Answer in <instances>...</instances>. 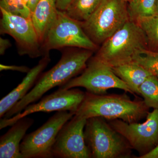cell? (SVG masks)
I'll list each match as a JSON object with an SVG mask.
<instances>
[{
	"label": "cell",
	"mask_w": 158,
	"mask_h": 158,
	"mask_svg": "<svg viewBox=\"0 0 158 158\" xmlns=\"http://www.w3.org/2000/svg\"><path fill=\"white\" fill-rule=\"evenodd\" d=\"M84 135L90 158H130L133 149L129 143L101 117L87 119Z\"/></svg>",
	"instance_id": "obj_4"
},
{
	"label": "cell",
	"mask_w": 158,
	"mask_h": 158,
	"mask_svg": "<svg viewBox=\"0 0 158 158\" xmlns=\"http://www.w3.org/2000/svg\"><path fill=\"white\" fill-rule=\"evenodd\" d=\"M1 34L10 35L15 40L20 56L44 57L42 44L31 18L13 14L0 7Z\"/></svg>",
	"instance_id": "obj_9"
},
{
	"label": "cell",
	"mask_w": 158,
	"mask_h": 158,
	"mask_svg": "<svg viewBox=\"0 0 158 158\" xmlns=\"http://www.w3.org/2000/svg\"><path fill=\"white\" fill-rule=\"evenodd\" d=\"M136 22L145 34L148 49L158 52V15L141 18Z\"/></svg>",
	"instance_id": "obj_18"
},
{
	"label": "cell",
	"mask_w": 158,
	"mask_h": 158,
	"mask_svg": "<svg viewBox=\"0 0 158 158\" xmlns=\"http://www.w3.org/2000/svg\"><path fill=\"white\" fill-rule=\"evenodd\" d=\"M0 7L13 14L31 18L28 0H0Z\"/></svg>",
	"instance_id": "obj_22"
},
{
	"label": "cell",
	"mask_w": 158,
	"mask_h": 158,
	"mask_svg": "<svg viewBox=\"0 0 158 158\" xmlns=\"http://www.w3.org/2000/svg\"><path fill=\"white\" fill-rule=\"evenodd\" d=\"M34 120L27 116L14 123L0 138V158H23L20 150L21 143Z\"/></svg>",
	"instance_id": "obj_14"
},
{
	"label": "cell",
	"mask_w": 158,
	"mask_h": 158,
	"mask_svg": "<svg viewBox=\"0 0 158 158\" xmlns=\"http://www.w3.org/2000/svg\"><path fill=\"white\" fill-rule=\"evenodd\" d=\"M87 119L75 114L63 125L53 147V158H90L84 135Z\"/></svg>",
	"instance_id": "obj_12"
},
{
	"label": "cell",
	"mask_w": 158,
	"mask_h": 158,
	"mask_svg": "<svg viewBox=\"0 0 158 158\" xmlns=\"http://www.w3.org/2000/svg\"><path fill=\"white\" fill-rule=\"evenodd\" d=\"M93 51L82 49H69L62 52L56 64L41 74L34 88L23 98L18 102L3 118H9L21 112L28 105L35 103L49 90L62 86L81 73L92 57Z\"/></svg>",
	"instance_id": "obj_1"
},
{
	"label": "cell",
	"mask_w": 158,
	"mask_h": 158,
	"mask_svg": "<svg viewBox=\"0 0 158 158\" xmlns=\"http://www.w3.org/2000/svg\"><path fill=\"white\" fill-rule=\"evenodd\" d=\"M148 49L147 39L138 23L127 22L102 44L94 57L111 68L132 62L138 52Z\"/></svg>",
	"instance_id": "obj_3"
},
{
	"label": "cell",
	"mask_w": 158,
	"mask_h": 158,
	"mask_svg": "<svg viewBox=\"0 0 158 158\" xmlns=\"http://www.w3.org/2000/svg\"><path fill=\"white\" fill-rule=\"evenodd\" d=\"M31 69L26 66H18L15 65H6L1 64L0 65L1 71L4 70H12L18 71L19 72L27 73Z\"/></svg>",
	"instance_id": "obj_23"
},
{
	"label": "cell",
	"mask_w": 158,
	"mask_h": 158,
	"mask_svg": "<svg viewBox=\"0 0 158 158\" xmlns=\"http://www.w3.org/2000/svg\"><path fill=\"white\" fill-rule=\"evenodd\" d=\"M127 2L124 0H102L82 28L96 45L102 44L129 20Z\"/></svg>",
	"instance_id": "obj_5"
},
{
	"label": "cell",
	"mask_w": 158,
	"mask_h": 158,
	"mask_svg": "<svg viewBox=\"0 0 158 158\" xmlns=\"http://www.w3.org/2000/svg\"><path fill=\"white\" fill-rule=\"evenodd\" d=\"M11 46L10 40L7 39L0 38V55L2 56L5 54L7 49Z\"/></svg>",
	"instance_id": "obj_24"
},
{
	"label": "cell",
	"mask_w": 158,
	"mask_h": 158,
	"mask_svg": "<svg viewBox=\"0 0 158 158\" xmlns=\"http://www.w3.org/2000/svg\"><path fill=\"white\" fill-rule=\"evenodd\" d=\"M58 10L56 0H39L31 12V19L41 44L56 17Z\"/></svg>",
	"instance_id": "obj_15"
},
{
	"label": "cell",
	"mask_w": 158,
	"mask_h": 158,
	"mask_svg": "<svg viewBox=\"0 0 158 158\" xmlns=\"http://www.w3.org/2000/svg\"><path fill=\"white\" fill-rule=\"evenodd\" d=\"M73 0H56V4L58 10L65 11L72 2Z\"/></svg>",
	"instance_id": "obj_25"
},
{
	"label": "cell",
	"mask_w": 158,
	"mask_h": 158,
	"mask_svg": "<svg viewBox=\"0 0 158 158\" xmlns=\"http://www.w3.org/2000/svg\"><path fill=\"white\" fill-rule=\"evenodd\" d=\"M81 87L96 94H106L111 88H117L135 95L125 82L114 73L112 68L96 57H91L79 76L73 78L59 88L69 89Z\"/></svg>",
	"instance_id": "obj_7"
},
{
	"label": "cell",
	"mask_w": 158,
	"mask_h": 158,
	"mask_svg": "<svg viewBox=\"0 0 158 158\" xmlns=\"http://www.w3.org/2000/svg\"><path fill=\"white\" fill-rule=\"evenodd\" d=\"M124 1L127 2H130V1H131V0H124Z\"/></svg>",
	"instance_id": "obj_29"
},
{
	"label": "cell",
	"mask_w": 158,
	"mask_h": 158,
	"mask_svg": "<svg viewBox=\"0 0 158 158\" xmlns=\"http://www.w3.org/2000/svg\"><path fill=\"white\" fill-rule=\"evenodd\" d=\"M102 0H73L65 12L79 22L86 21L99 6Z\"/></svg>",
	"instance_id": "obj_17"
},
{
	"label": "cell",
	"mask_w": 158,
	"mask_h": 158,
	"mask_svg": "<svg viewBox=\"0 0 158 158\" xmlns=\"http://www.w3.org/2000/svg\"><path fill=\"white\" fill-rule=\"evenodd\" d=\"M49 56L42 57L34 67L31 69L27 76L16 88L0 101V117L3 118L10 109L23 98L36 84L42 72L50 62Z\"/></svg>",
	"instance_id": "obj_13"
},
{
	"label": "cell",
	"mask_w": 158,
	"mask_h": 158,
	"mask_svg": "<svg viewBox=\"0 0 158 158\" xmlns=\"http://www.w3.org/2000/svg\"><path fill=\"white\" fill-rule=\"evenodd\" d=\"M139 93L148 108L158 110V77H148L140 86Z\"/></svg>",
	"instance_id": "obj_20"
},
{
	"label": "cell",
	"mask_w": 158,
	"mask_h": 158,
	"mask_svg": "<svg viewBox=\"0 0 158 158\" xmlns=\"http://www.w3.org/2000/svg\"><path fill=\"white\" fill-rule=\"evenodd\" d=\"M39 1V0H28V6L31 11V13L34 10Z\"/></svg>",
	"instance_id": "obj_27"
},
{
	"label": "cell",
	"mask_w": 158,
	"mask_h": 158,
	"mask_svg": "<svg viewBox=\"0 0 158 158\" xmlns=\"http://www.w3.org/2000/svg\"><path fill=\"white\" fill-rule=\"evenodd\" d=\"M85 96V92L78 89L59 88L43 98L38 102L28 105L21 112L11 118H1L0 129L11 126L20 118L38 112L66 111L76 113Z\"/></svg>",
	"instance_id": "obj_10"
},
{
	"label": "cell",
	"mask_w": 158,
	"mask_h": 158,
	"mask_svg": "<svg viewBox=\"0 0 158 158\" xmlns=\"http://www.w3.org/2000/svg\"><path fill=\"white\" fill-rule=\"evenodd\" d=\"M155 12L156 15H158V0H156Z\"/></svg>",
	"instance_id": "obj_28"
},
{
	"label": "cell",
	"mask_w": 158,
	"mask_h": 158,
	"mask_svg": "<svg viewBox=\"0 0 158 158\" xmlns=\"http://www.w3.org/2000/svg\"><path fill=\"white\" fill-rule=\"evenodd\" d=\"M112 69L135 94H139V88L152 74L137 62H131L112 67Z\"/></svg>",
	"instance_id": "obj_16"
},
{
	"label": "cell",
	"mask_w": 158,
	"mask_h": 158,
	"mask_svg": "<svg viewBox=\"0 0 158 158\" xmlns=\"http://www.w3.org/2000/svg\"><path fill=\"white\" fill-rule=\"evenodd\" d=\"M97 45L88 37L81 22L58 10L56 17L49 29L42 44L44 56L53 49L71 48L94 51Z\"/></svg>",
	"instance_id": "obj_6"
},
{
	"label": "cell",
	"mask_w": 158,
	"mask_h": 158,
	"mask_svg": "<svg viewBox=\"0 0 158 158\" xmlns=\"http://www.w3.org/2000/svg\"><path fill=\"white\" fill-rule=\"evenodd\" d=\"M140 158H158V144L155 148L144 156L139 157Z\"/></svg>",
	"instance_id": "obj_26"
},
{
	"label": "cell",
	"mask_w": 158,
	"mask_h": 158,
	"mask_svg": "<svg viewBox=\"0 0 158 158\" xmlns=\"http://www.w3.org/2000/svg\"><path fill=\"white\" fill-rule=\"evenodd\" d=\"M133 61L138 63L158 77V52L148 49L138 52L133 57Z\"/></svg>",
	"instance_id": "obj_21"
},
{
	"label": "cell",
	"mask_w": 158,
	"mask_h": 158,
	"mask_svg": "<svg viewBox=\"0 0 158 158\" xmlns=\"http://www.w3.org/2000/svg\"><path fill=\"white\" fill-rule=\"evenodd\" d=\"M75 113L57 112L41 127L25 136L20 146L23 158H52L53 147L59 131Z\"/></svg>",
	"instance_id": "obj_8"
},
{
	"label": "cell",
	"mask_w": 158,
	"mask_h": 158,
	"mask_svg": "<svg viewBox=\"0 0 158 158\" xmlns=\"http://www.w3.org/2000/svg\"><path fill=\"white\" fill-rule=\"evenodd\" d=\"M146 121L142 123H128L119 119L108 122L127 140L133 149L144 156L158 144V110L148 113Z\"/></svg>",
	"instance_id": "obj_11"
},
{
	"label": "cell",
	"mask_w": 158,
	"mask_h": 158,
	"mask_svg": "<svg viewBox=\"0 0 158 158\" xmlns=\"http://www.w3.org/2000/svg\"><path fill=\"white\" fill-rule=\"evenodd\" d=\"M156 0H131L127 2V11L131 20L137 21L141 18L156 15Z\"/></svg>",
	"instance_id": "obj_19"
},
{
	"label": "cell",
	"mask_w": 158,
	"mask_h": 158,
	"mask_svg": "<svg viewBox=\"0 0 158 158\" xmlns=\"http://www.w3.org/2000/svg\"><path fill=\"white\" fill-rule=\"evenodd\" d=\"M149 108L143 100L131 99L127 94H96L87 92L75 115L88 119L101 117L137 123L147 116Z\"/></svg>",
	"instance_id": "obj_2"
}]
</instances>
